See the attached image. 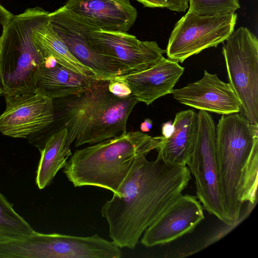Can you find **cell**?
<instances>
[{
  "label": "cell",
  "instance_id": "cell-26",
  "mask_svg": "<svg viewBox=\"0 0 258 258\" xmlns=\"http://www.w3.org/2000/svg\"><path fill=\"white\" fill-rule=\"evenodd\" d=\"M174 127L173 123L171 121L164 122L162 125V136L165 138H168L173 133Z\"/></svg>",
  "mask_w": 258,
  "mask_h": 258
},
{
  "label": "cell",
  "instance_id": "cell-13",
  "mask_svg": "<svg viewBox=\"0 0 258 258\" xmlns=\"http://www.w3.org/2000/svg\"><path fill=\"white\" fill-rule=\"evenodd\" d=\"M204 219L197 197L181 194L146 229L141 242L148 247L170 243L191 232Z\"/></svg>",
  "mask_w": 258,
  "mask_h": 258
},
{
  "label": "cell",
  "instance_id": "cell-22",
  "mask_svg": "<svg viewBox=\"0 0 258 258\" xmlns=\"http://www.w3.org/2000/svg\"><path fill=\"white\" fill-rule=\"evenodd\" d=\"M188 10L201 15L235 12L240 8L239 0H188Z\"/></svg>",
  "mask_w": 258,
  "mask_h": 258
},
{
  "label": "cell",
  "instance_id": "cell-5",
  "mask_svg": "<svg viewBox=\"0 0 258 258\" xmlns=\"http://www.w3.org/2000/svg\"><path fill=\"white\" fill-rule=\"evenodd\" d=\"M48 12L36 7L14 15L0 37V86L5 97L35 93L45 56L33 29Z\"/></svg>",
  "mask_w": 258,
  "mask_h": 258
},
{
  "label": "cell",
  "instance_id": "cell-12",
  "mask_svg": "<svg viewBox=\"0 0 258 258\" xmlns=\"http://www.w3.org/2000/svg\"><path fill=\"white\" fill-rule=\"evenodd\" d=\"M36 258H120L122 252L112 241L97 234L77 236L37 232L32 243Z\"/></svg>",
  "mask_w": 258,
  "mask_h": 258
},
{
  "label": "cell",
  "instance_id": "cell-21",
  "mask_svg": "<svg viewBox=\"0 0 258 258\" xmlns=\"http://www.w3.org/2000/svg\"><path fill=\"white\" fill-rule=\"evenodd\" d=\"M34 231L31 225L15 211L13 204L0 192V235H22Z\"/></svg>",
  "mask_w": 258,
  "mask_h": 258
},
{
  "label": "cell",
  "instance_id": "cell-28",
  "mask_svg": "<svg viewBox=\"0 0 258 258\" xmlns=\"http://www.w3.org/2000/svg\"><path fill=\"white\" fill-rule=\"evenodd\" d=\"M2 95H3V90L2 89V88L0 86V96H1Z\"/></svg>",
  "mask_w": 258,
  "mask_h": 258
},
{
  "label": "cell",
  "instance_id": "cell-25",
  "mask_svg": "<svg viewBox=\"0 0 258 258\" xmlns=\"http://www.w3.org/2000/svg\"><path fill=\"white\" fill-rule=\"evenodd\" d=\"M142 4L144 7L150 8H165L162 0H136Z\"/></svg>",
  "mask_w": 258,
  "mask_h": 258
},
{
  "label": "cell",
  "instance_id": "cell-6",
  "mask_svg": "<svg viewBox=\"0 0 258 258\" xmlns=\"http://www.w3.org/2000/svg\"><path fill=\"white\" fill-rule=\"evenodd\" d=\"M223 47L229 83L241 103V114L258 125V40L247 28L240 27Z\"/></svg>",
  "mask_w": 258,
  "mask_h": 258
},
{
  "label": "cell",
  "instance_id": "cell-24",
  "mask_svg": "<svg viewBox=\"0 0 258 258\" xmlns=\"http://www.w3.org/2000/svg\"><path fill=\"white\" fill-rule=\"evenodd\" d=\"M14 15L0 4V25L4 28Z\"/></svg>",
  "mask_w": 258,
  "mask_h": 258
},
{
  "label": "cell",
  "instance_id": "cell-3",
  "mask_svg": "<svg viewBox=\"0 0 258 258\" xmlns=\"http://www.w3.org/2000/svg\"><path fill=\"white\" fill-rule=\"evenodd\" d=\"M109 81L94 80L79 95L54 99L62 107L59 119L68 132L67 147L74 142L75 147L95 144L127 132L128 116L138 101L133 94L113 95L108 89Z\"/></svg>",
  "mask_w": 258,
  "mask_h": 258
},
{
  "label": "cell",
  "instance_id": "cell-27",
  "mask_svg": "<svg viewBox=\"0 0 258 258\" xmlns=\"http://www.w3.org/2000/svg\"><path fill=\"white\" fill-rule=\"evenodd\" d=\"M153 126V122L150 118H146L145 120L141 123L140 125V129L141 132H149L152 128Z\"/></svg>",
  "mask_w": 258,
  "mask_h": 258
},
{
  "label": "cell",
  "instance_id": "cell-18",
  "mask_svg": "<svg viewBox=\"0 0 258 258\" xmlns=\"http://www.w3.org/2000/svg\"><path fill=\"white\" fill-rule=\"evenodd\" d=\"M93 80L58 63L50 68L43 64L36 83L35 93L52 100L66 98L86 91Z\"/></svg>",
  "mask_w": 258,
  "mask_h": 258
},
{
  "label": "cell",
  "instance_id": "cell-19",
  "mask_svg": "<svg viewBox=\"0 0 258 258\" xmlns=\"http://www.w3.org/2000/svg\"><path fill=\"white\" fill-rule=\"evenodd\" d=\"M49 13L48 12L33 29V38L36 44L45 57L52 56L57 63L94 80L91 72L72 54L52 28L49 22Z\"/></svg>",
  "mask_w": 258,
  "mask_h": 258
},
{
  "label": "cell",
  "instance_id": "cell-11",
  "mask_svg": "<svg viewBox=\"0 0 258 258\" xmlns=\"http://www.w3.org/2000/svg\"><path fill=\"white\" fill-rule=\"evenodd\" d=\"M6 107L0 115V132L15 138H27L53 123L51 99L37 93L5 97Z\"/></svg>",
  "mask_w": 258,
  "mask_h": 258
},
{
  "label": "cell",
  "instance_id": "cell-2",
  "mask_svg": "<svg viewBox=\"0 0 258 258\" xmlns=\"http://www.w3.org/2000/svg\"><path fill=\"white\" fill-rule=\"evenodd\" d=\"M215 152L222 201L232 226L242 206L257 200L258 125L242 114L222 115L216 126Z\"/></svg>",
  "mask_w": 258,
  "mask_h": 258
},
{
  "label": "cell",
  "instance_id": "cell-9",
  "mask_svg": "<svg viewBox=\"0 0 258 258\" xmlns=\"http://www.w3.org/2000/svg\"><path fill=\"white\" fill-rule=\"evenodd\" d=\"M92 49L123 75L163 59L165 51L155 41H142L127 32L104 31L93 25L87 33Z\"/></svg>",
  "mask_w": 258,
  "mask_h": 258
},
{
  "label": "cell",
  "instance_id": "cell-23",
  "mask_svg": "<svg viewBox=\"0 0 258 258\" xmlns=\"http://www.w3.org/2000/svg\"><path fill=\"white\" fill-rule=\"evenodd\" d=\"M108 89L113 95L119 97H124L132 94L128 86L120 80H110L108 84Z\"/></svg>",
  "mask_w": 258,
  "mask_h": 258
},
{
  "label": "cell",
  "instance_id": "cell-7",
  "mask_svg": "<svg viewBox=\"0 0 258 258\" xmlns=\"http://www.w3.org/2000/svg\"><path fill=\"white\" fill-rule=\"evenodd\" d=\"M195 145L188 168L195 178L197 198L203 209L233 226L224 207L218 185L215 152L216 126L209 112L199 110Z\"/></svg>",
  "mask_w": 258,
  "mask_h": 258
},
{
  "label": "cell",
  "instance_id": "cell-14",
  "mask_svg": "<svg viewBox=\"0 0 258 258\" xmlns=\"http://www.w3.org/2000/svg\"><path fill=\"white\" fill-rule=\"evenodd\" d=\"M172 94L179 103L200 110L222 115L241 111L240 101L230 84L206 70L202 79L173 89Z\"/></svg>",
  "mask_w": 258,
  "mask_h": 258
},
{
  "label": "cell",
  "instance_id": "cell-17",
  "mask_svg": "<svg viewBox=\"0 0 258 258\" xmlns=\"http://www.w3.org/2000/svg\"><path fill=\"white\" fill-rule=\"evenodd\" d=\"M197 122L198 114L192 109L177 113L173 122V133L165 138L157 150L158 156L167 163L187 165L194 150Z\"/></svg>",
  "mask_w": 258,
  "mask_h": 258
},
{
  "label": "cell",
  "instance_id": "cell-4",
  "mask_svg": "<svg viewBox=\"0 0 258 258\" xmlns=\"http://www.w3.org/2000/svg\"><path fill=\"white\" fill-rule=\"evenodd\" d=\"M164 139L142 132H126L76 150L67 161L63 172L75 187L97 186L115 194L136 158L157 150Z\"/></svg>",
  "mask_w": 258,
  "mask_h": 258
},
{
  "label": "cell",
  "instance_id": "cell-15",
  "mask_svg": "<svg viewBox=\"0 0 258 258\" xmlns=\"http://www.w3.org/2000/svg\"><path fill=\"white\" fill-rule=\"evenodd\" d=\"M184 70L178 62L164 57L147 67L113 79L125 83L138 102L149 105L159 98L172 94Z\"/></svg>",
  "mask_w": 258,
  "mask_h": 258
},
{
  "label": "cell",
  "instance_id": "cell-10",
  "mask_svg": "<svg viewBox=\"0 0 258 258\" xmlns=\"http://www.w3.org/2000/svg\"><path fill=\"white\" fill-rule=\"evenodd\" d=\"M49 22L72 54L92 73L95 80H110L120 75L111 63L96 53L87 41V33L93 25L87 19L64 6L49 13Z\"/></svg>",
  "mask_w": 258,
  "mask_h": 258
},
{
  "label": "cell",
  "instance_id": "cell-16",
  "mask_svg": "<svg viewBox=\"0 0 258 258\" xmlns=\"http://www.w3.org/2000/svg\"><path fill=\"white\" fill-rule=\"evenodd\" d=\"M64 6L100 29L127 32L137 18L129 0H68Z\"/></svg>",
  "mask_w": 258,
  "mask_h": 258
},
{
  "label": "cell",
  "instance_id": "cell-8",
  "mask_svg": "<svg viewBox=\"0 0 258 258\" xmlns=\"http://www.w3.org/2000/svg\"><path fill=\"white\" fill-rule=\"evenodd\" d=\"M235 12L201 15L188 10L175 24L165 50L168 58L182 63L205 49L216 47L234 31Z\"/></svg>",
  "mask_w": 258,
  "mask_h": 258
},
{
  "label": "cell",
  "instance_id": "cell-20",
  "mask_svg": "<svg viewBox=\"0 0 258 258\" xmlns=\"http://www.w3.org/2000/svg\"><path fill=\"white\" fill-rule=\"evenodd\" d=\"M68 132L61 127L51 135L40 152L35 182L42 189L52 181L57 172L63 168L68 157L72 155L70 148L66 146Z\"/></svg>",
  "mask_w": 258,
  "mask_h": 258
},
{
  "label": "cell",
  "instance_id": "cell-1",
  "mask_svg": "<svg viewBox=\"0 0 258 258\" xmlns=\"http://www.w3.org/2000/svg\"><path fill=\"white\" fill-rule=\"evenodd\" d=\"M191 179L186 165L136 158L112 198L101 213L108 224L109 236L121 248L134 249L146 229L181 195Z\"/></svg>",
  "mask_w": 258,
  "mask_h": 258
}]
</instances>
